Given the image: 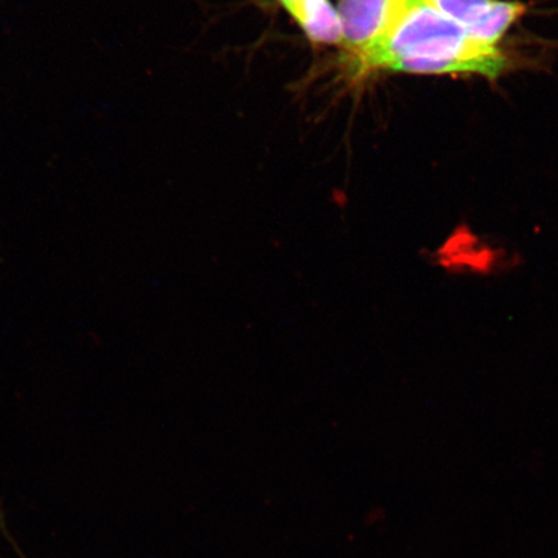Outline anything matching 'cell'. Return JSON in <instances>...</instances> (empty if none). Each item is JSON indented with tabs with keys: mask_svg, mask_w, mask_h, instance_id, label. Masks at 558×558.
<instances>
[{
	"mask_svg": "<svg viewBox=\"0 0 558 558\" xmlns=\"http://www.w3.org/2000/svg\"><path fill=\"white\" fill-rule=\"evenodd\" d=\"M361 69L417 74L474 73L497 78L507 59L480 44L462 26L418 2L378 46L357 56Z\"/></svg>",
	"mask_w": 558,
	"mask_h": 558,
	"instance_id": "cell-1",
	"label": "cell"
},
{
	"mask_svg": "<svg viewBox=\"0 0 558 558\" xmlns=\"http://www.w3.org/2000/svg\"><path fill=\"white\" fill-rule=\"evenodd\" d=\"M421 0H339L343 41L357 56L381 44Z\"/></svg>",
	"mask_w": 558,
	"mask_h": 558,
	"instance_id": "cell-2",
	"label": "cell"
},
{
	"mask_svg": "<svg viewBox=\"0 0 558 558\" xmlns=\"http://www.w3.org/2000/svg\"><path fill=\"white\" fill-rule=\"evenodd\" d=\"M462 26L480 44L497 47L506 32L526 12V5L505 0H422Z\"/></svg>",
	"mask_w": 558,
	"mask_h": 558,
	"instance_id": "cell-3",
	"label": "cell"
},
{
	"mask_svg": "<svg viewBox=\"0 0 558 558\" xmlns=\"http://www.w3.org/2000/svg\"><path fill=\"white\" fill-rule=\"evenodd\" d=\"M507 254L472 233L470 229H457L439 246L434 262L446 274L490 277L507 268Z\"/></svg>",
	"mask_w": 558,
	"mask_h": 558,
	"instance_id": "cell-4",
	"label": "cell"
},
{
	"mask_svg": "<svg viewBox=\"0 0 558 558\" xmlns=\"http://www.w3.org/2000/svg\"><path fill=\"white\" fill-rule=\"evenodd\" d=\"M306 35L317 44L343 41L340 19L330 0H281Z\"/></svg>",
	"mask_w": 558,
	"mask_h": 558,
	"instance_id": "cell-5",
	"label": "cell"
}]
</instances>
